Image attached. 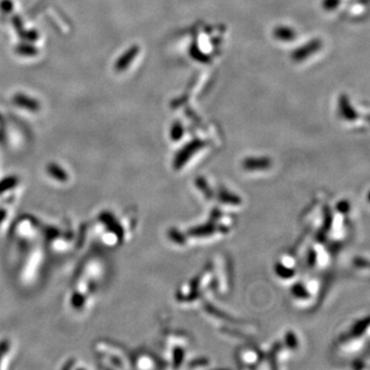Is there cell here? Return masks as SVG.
<instances>
[{"label":"cell","instance_id":"1","mask_svg":"<svg viewBox=\"0 0 370 370\" xmlns=\"http://www.w3.org/2000/svg\"><path fill=\"white\" fill-rule=\"evenodd\" d=\"M12 103L16 106H18L20 108L26 109L28 111L31 112H37L40 110V103L39 101H37L36 99L22 94V92H17L15 95H13L12 97Z\"/></svg>","mask_w":370,"mask_h":370},{"label":"cell","instance_id":"2","mask_svg":"<svg viewBox=\"0 0 370 370\" xmlns=\"http://www.w3.org/2000/svg\"><path fill=\"white\" fill-rule=\"evenodd\" d=\"M138 52H139V47L137 45H133V46L128 47L114 63V69L117 72L126 70L128 68L130 64L134 61V59L138 54Z\"/></svg>","mask_w":370,"mask_h":370},{"label":"cell","instance_id":"3","mask_svg":"<svg viewBox=\"0 0 370 370\" xmlns=\"http://www.w3.org/2000/svg\"><path fill=\"white\" fill-rule=\"evenodd\" d=\"M14 51L23 57H32V55H36L38 53V49L36 46H34L33 44H30L29 42H24V43H20L18 45L15 46Z\"/></svg>","mask_w":370,"mask_h":370},{"label":"cell","instance_id":"4","mask_svg":"<svg viewBox=\"0 0 370 370\" xmlns=\"http://www.w3.org/2000/svg\"><path fill=\"white\" fill-rule=\"evenodd\" d=\"M46 170L48 172V174L53 177L54 179H58L60 181H65L67 180V174L66 172L60 166L58 165L57 163H53V162H50L47 164L46 166Z\"/></svg>","mask_w":370,"mask_h":370},{"label":"cell","instance_id":"5","mask_svg":"<svg viewBox=\"0 0 370 370\" xmlns=\"http://www.w3.org/2000/svg\"><path fill=\"white\" fill-rule=\"evenodd\" d=\"M17 34H18V36H20L23 40L28 41V42L36 41V40L38 39V37H39L38 32H37L36 30H28V31L25 30V31H24V29H23V30H21L20 32H17Z\"/></svg>","mask_w":370,"mask_h":370},{"label":"cell","instance_id":"6","mask_svg":"<svg viewBox=\"0 0 370 370\" xmlns=\"http://www.w3.org/2000/svg\"><path fill=\"white\" fill-rule=\"evenodd\" d=\"M15 184H17V178L13 177V176H10V177H7L5 179H3L1 182H0V193L4 192L5 190L13 187Z\"/></svg>","mask_w":370,"mask_h":370},{"label":"cell","instance_id":"7","mask_svg":"<svg viewBox=\"0 0 370 370\" xmlns=\"http://www.w3.org/2000/svg\"><path fill=\"white\" fill-rule=\"evenodd\" d=\"M13 9V2L11 0H0V10L3 13H10Z\"/></svg>","mask_w":370,"mask_h":370},{"label":"cell","instance_id":"8","mask_svg":"<svg viewBox=\"0 0 370 370\" xmlns=\"http://www.w3.org/2000/svg\"><path fill=\"white\" fill-rule=\"evenodd\" d=\"M11 23L17 32L23 30V21L20 17V15H13L11 18Z\"/></svg>","mask_w":370,"mask_h":370},{"label":"cell","instance_id":"9","mask_svg":"<svg viewBox=\"0 0 370 370\" xmlns=\"http://www.w3.org/2000/svg\"><path fill=\"white\" fill-rule=\"evenodd\" d=\"M6 347H7V344H6V343H1V344H0V358L4 355Z\"/></svg>","mask_w":370,"mask_h":370},{"label":"cell","instance_id":"10","mask_svg":"<svg viewBox=\"0 0 370 370\" xmlns=\"http://www.w3.org/2000/svg\"><path fill=\"white\" fill-rule=\"evenodd\" d=\"M4 217H5V212H4V211H0V222H1V220H2Z\"/></svg>","mask_w":370,"mask_h":370}]
</instances>
